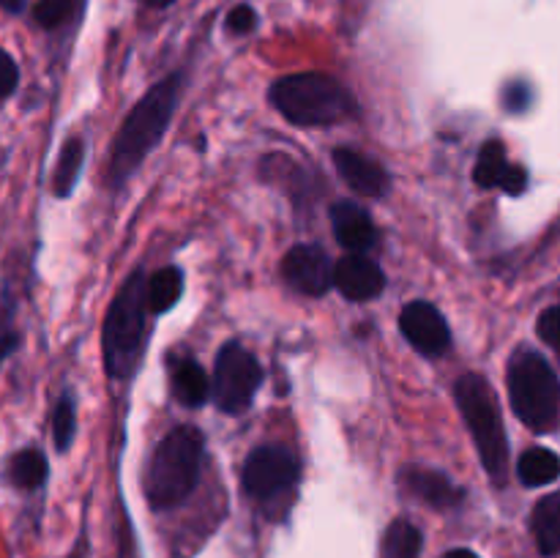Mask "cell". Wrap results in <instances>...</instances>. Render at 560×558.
Listing matches in <instances>:
<instances>
[{
    "mask_svg": "<svg viewBox=\"0 0 560 558\" xmlns=\"http://www.w3.org/2000/svg\"><path fill=\"white\" fill-rule=\"evenodd\" d=\"M178 98L180 74H173L153 85L126 115L124 126L113 142V156H109V181L113 184H124L140 167L142 159L153 151V146L162 140L170 120H173L175 107H178Z\"/></svg>",
    "mask_w": 560,
    "mask_h": 558,
    "instance_id": "obj_1",
    "label": "cell"
},
{
    "mask_svg": "<svg viewBox=\"0 0 560 558\" xmlns=\"http://www.w3.org/2000/svg\"><path fill=\"white\" fill-rule=\"evenodd\" d=\"M202 435L195 427L167 432L145 470V498L153 509H173L191 496L200 479Z\"/></svg>",
    "mask_w": 560,
    "mask_h": 558,
    "instance_id": "obj_2",
    "label": "cell"
},
{
    "mask_svg": "<svg viewBox=\"0 0 560 558\" xmlns=\"http://www.w3.org/2000/svg\"><path fill=\"white\" fill-rule=\"evenodd\" d=\"M509 399L525 427L539 435L560 427V381L550 361L536 350H517L509 361Z\"/></svg>",
    "mask_w": 560,
    "mask_h": 558,
    "instance_id": "obj_3",
    "label": "cell"
},
{
    "mask_svg": "<svg viewBox=\"0 0 560 558\" xmlns=\"http://www.w3.org/2000/svg\"><path fill=\"white\" fill-rule=\"evenodd\" d=\"M271 104L299 126H331L355 113V98L328 74H293L271 85Z\"/></svg>",
    "mask_w": 560,
    "mask_h": 558,
    "instance_id": "obj_4",
    "label": "cell"
},
{
    "mask_svg": "<svg viewBox=\"0 0 560 558\" xmlns=\"http://www.w3.org/2000/svg\"><path fill=\"white\" fill-rule=\"evenodd\" d=\"M148 279L135 271L115 295L102 332L104 367L113 377H129L137 370L145 342V310Z\"/></svg>",
    "mask_w": 560,
    "mask_h": 558,
    "instance_id": "obj_5",
    "label": "cell"
},
{
    "mask_svg": "<svg viewBox=\"0 0 560 558\" xmlns=\"http://www.w3.org/2000/svg\"><path fill=\"white\" fill-rule=\"evenodd\" d=\"M454 397H457L465 425H468L476 449H479L481 465L495 485H503L509 474V438L503 430L495 392L485 377L468 372L454 386Z\"/></svg>",
    "mask_w": 560,
    "mask_h": 558,
    "instance_id": "obj_6",
    "label": "cell"
},
{
    "mask_svg": "<svg viewBox=\"0 0 560 558\" xmlns=\"http://www.w3.org/2000/svg\"><path fill=\"white\" fill-rule=\"evenodd\" d=\"M262 383V367L255 356L238 342H228L217 356L213 367V403L219 410L235 416L244 414L255 399L257 388Z\"/></svg>",
    "mask_w": 560,
    "mask_h": 558,
    "instance_id": "obj_7",
    "label": "cell"
},
{
    "mask_svg": "<svg viewBox=\"0 0 560 558\" xmlns=\"http://www.w3.org/2000/svg\"><path fill=\"white\" fill-rule=\"evenodd\" d=\"M299 481V463L279 446H260L246 457L244 487L257 501H273Z\"/></svg>",
    "mask_w": 560,
    "mask_h": 558,
    "instance_id": "obj_8",
    "label": "cell"
},
{
    "mask_svg": "<svg viewBox=\"0 0 560 558\" xmlns=\"http://www.w3.org/2000/svg\"><path fill=\"white\" fill-rule=\"evenodd\" d=\"M405 339L424 356H443L452 348V332L441 312L427 301H413L399 315Z\"/></svg>",
    "mask_w": 560,
    "mask_h": 558,
    "instance_id": "obj_9",
    "label": "cell"
},
{
    "mask_svg": "<svg viewBox=\"0 0 560 558\" xmlns=\"http://www.w3.org/2000/svg\"><path fill=\"white\" fill-rule=\"evenodd\" d=\"M282 274L299 293L323 295L334 284V266L326 252L315 244H299L288 252Z\"/></svg>",
    "mask_w": 560,
    "mask_h": 558,
    "instance_id": "obj_10",
    "label": "cell"
},
{
    "mask_svg": "<svg viewBox=\"0 0 560 558\" xmlns=\"http://www.w3.org/2000/svg\"><path fill=\"white\" fill-rule=\"evenodd\" d=\"M474 181L481 189H503L506 195L520 197L528 186V173L520 164H512L506 159V148L501 140L485 142L479 153V162L474 167Z\"/></svg>",
    "mask_w": 560,
    "mask_h": 558,
    "instance_id": "obj_11",
    "label": "cell"
},
{
    "mask_svg": "<svg viewBox=\"0 0 560 558\" xmlns=\"http://www.w3.org/2000/svg\"><path fill=\"white\" fill-rule=\"evenodd\" d=\"M334 284L342 290L345 299L350 301H370L383 293L386 277L381 266L364 255H348L334 266Z\"/></svg>",
    "mask_w": 560,
    "mask_h": 558,
    "instance_id": "obj_12",
    "label": "cell"
},
{
    "mask_svg": "<svg viewBox=\"0 0 560 558\" xmlns=\"http://www.w3.org/2000/svg\"><path fill=\"white\" fill-rule=\"evenodd\" d=\"M334 164H337L339 175H342L345 184L353 191L366 197H381L388 189V175L375 159L364 156L359 151H350V148H337L334 151Z\"/></svg>",
    "mask_w": 560,
    "mask_h": 558,
    "instance_id": "obj_13",
    "label": "cell"
},
{
    "mask_svg": "<svg viewBox=\"0 0 560 558\" xmlns=\"http://www.w3.org/2000/svg\"><path fill=\"white\" fill-rule=\"evenodd\" d=\"M405 490L413 498H419L421 503L432 509H452L463 501V490L448 479L441 470L430 468H408L399 476Z\"/></svg>",
    "mask_w": 560,
    "mask_h": 558,
    "instance_id": "obj_14",
    "label": "cell"
},
{
    "mask_svg": "<svg viewBox=\"0 0 560 558\" xmlns=\"http://www.w3.org/2000/svg\"><path fill=\"white\" fill-rule=\"evenodd\" d=\"M331 224L339 244L353 252V255H361V252L375 244V224H372L370 213L355 206V202H337L331 208Z\"/></svg>",
    "mask_w": 560,
    "mask_h": 558,
    "instance_id": "obj_15",
    "label": "cell"
},
{
    "mask_svg": "<svg viewBox=\"0 0 560 558\" xmlns=\"http://www.w3.org/2000/svg\"><path fill=\"white\" fill-rule=\"evenodd\" d=\"M530 534L541 556H560V490L536 501L530 512Z\"/></svg>",
    "mask_w": 560,
    "mask_h": 558,
    "instance_id": "obj_16",
    "label": "cell"
},
{
    "mask_svg": "<svg viewBox=\"0 0 560 558\" xmlns=\"http://www.w3.org/2000/svg\"><path fill=\"white\" fill-rule=\"evenodd\" d=\"M173 394L186 408H197L211 394V381L195 359H184L173 367Z\"/></svg>",
    "mask_w": 560,
    "mask_h": 558,
    "instance_id": "obj_17",
    "label": "cell"
},
{
    "mask_svg": "<svg viewBox=\"0 0 560 558\" xmlns=\"http://www.w3.org/2000/svg\"><path fill=\"white\" fill-rule=\"evenodd\" d=\"M517 476L525 487H545L560 476V457L550 449H528L517 463Z\"/></svg>",
    "mask_w": 560,
    "mask_h": 558,
    "instance_id": "obj_18",
    "label": "cell"
},
{
    "mask_svg": "<svg viewBox=\"0 0 560 558\" xmlns=\"http://www.w3.org/2000/svg\"><path fill=\"white\" fill-rule=\"evenodd\" d=\"M421 531L410 520H394L381 542V558H419Z\"/></svg>",
    "mask_w": 560,
    "mask_h": 558,
    "instance_id": "obj_19",
    "label": "cell"
},
{
    "mask_svg": "<svg viewBox=\"0 0 560 558\" xmlns=\"http://www.w3.org/2000/svg\"><path fill=\"white\" fill-rule=\"evenodd\" d=\"M184 293V277H180L178 268L167 266V268H159L151 279H148V306L153 312H167L170 306H175V301L180 299Z\"/></svg>",
    "mask_w": 560,
    "mask_h": 558,
    "instance_id": "obj_20",
    "label": "cell"
},
{
    "mask_svg": "<svg viewBox=\"0 0 560 558\" xmlns=\"http://www.w3.org/2000/svg\"><path fill=\"white\" fill-rule=\"evenodd\" d=\"M82 162H85V142H82L80 137H71V140L63 146V151H60L58 170H55V181H52L55 195L58 197L71 195V189H74L77 181H80Z\"/></svg>",
    "mask_w": 560,
    "mask_h": 558,
    "instance_id": "obj_21",
    "label": "cell"
},
{
    "mask_svg": "<svg viewBox=\"0 0 560 558\" xmlns=\"http://www.w3.org/2000/svg\"><path fill=\"white\" fill-rule=\"evenodd\" d=\"M47 457L38 449H25L9 463V479L22 490H36L47 479Z\"/></svg>",
    "mask_w": 560,
    "mask_h": 558,
    "instance_id": "obj_22",
    "label": "cell"
},
{
    "mask_svg": "<svg viewBox=\"0 0 560 558\" xmlns=\"http://www.w3.org/2000/svg\"><path fill=\"white\" fill-rule=\"evenodd\" d=\"M74 430H77L74 403H71L69 397H63L58 403V408H55V416H52L55 446H58L60 452H66V449L71 446V441H74Z\"/></svg>",
    "mask_w": 560,
    "mask_h": 558,
    "instance_id": "obj_23",
    "label": "cell"
},
{
    "mask_svg": "<svg viewBox=\"0 0 560 558\" xmlns=\"http://www.w3.org/2000/svg\"><path fill=\"white\" fill-rule=\"evenodd\" d=\"M77 0H38L36 9H33V16L42 27H58L74 14Z\"/></svg>",
    "mask_w": 560,
    "mask_h": 558,
    "instance_id": "obj_24",
    "label": "cell"
},
{
    "mask_svg": "<svg viewBox=\"0 0 560 558\" xmlns=\"http://www.w3.org/2000/svg\"><path fill=\"white\" fill-rule=\"evenodd\" d=\"M536 334L560 356V304L547 306L536 321Z\"/></svg>",
    "mask_w": 560,
    "mask_h": 558,
    "instance_id": "obj_25",
    "label": "cell"
},
{
    "mask_svg": "<svg viewBox=\"0 0 560 558\" xmlns=\"http://www.w3.org/2000/svg\"><path fill=\"white\" fill-rule=\"evenodd\" d=\"M257 14L249 9V5H235L228 14V31L235 33V36H244V33L255 31Z\"/></svg>",
    "mask_w": 560,
    "mask_h": 558,
    "instance_id": "obj_26",
    "label": "cell"
},
{
    "mask_svg": "<svg viewBox=\"0 0 560 558\" xmlns=\"http://www.w3.org/2000/svg\"><path fill=\"white\" fill-rule=\"evenodd\" d=\"M16 82H20V69H16L14 58L5 49H0V98L11 96Z\"/></svg>",
    "mask_w": 560,
    "mask_h": 558,
    "instance_id": "obj_27",
    "label": "cell"
},
{
    "mask_svg": "<svg viewBox=\"0 0 560 558\" xmlns=\"http://www.w3.org/2000/svg\"><path fill=\"white\" fill-rule=\"evenodd\" d=\"M503 102H506V107L512 113H520V109H525L530 104V88L525 82H512L506 88V93H503Z\"/></svg>",
    "mask_w": 560,
    "mask_h": 558,
    "instance_id": "obj_28",
    "label": "cell"
},
{
    "mask_svg": "<svg viewBox=\"0 0 560 558\" xmlns=\"http://www.w3.org/2000/svg\"><path fill=\"white\" fill-rule=\"evenodd\" d=\"M16 342H20V339H16L14 334H3V337H0V361H3L5 356L16 348Z\"/></svg>",
    "mask_w": 560,
    "mask_h": 558,
    "instance_id": "obj_29",
    "label": "cell"
},
{
    "mask_svg": "<svg viewBox=\"0 0 560 558\" xmlns=\"http://www.w3.org/2000/svg\"><path fill=\"white\" fill-rule=\"evenodd\" d=\"M443 558H479V556H476L474 550H468V547H457V550H448Z\"/></svg>",
    "mask_w": 560,
    "mask_h": 558,
    "instance_id": "obj_30",
    "label": "cell"
},
{
    "mask_svg": "<svg viewBox=\"0 0 560 558\" xmlns=\"http://www.w3.org/2000/svg\"><path fill=\"white\" fill-rule=\"evenodd\" d=\"M25 3L27 0H0V5H3L5 11H20Z\"/></svg>",
    "mask_w": 560,
    "mask_h": 558,
    "instance_id": "obj_31",
    "label": "cell"
},
{
    "mask_svg": "<svg viewBox=\"0 0 560 558\" xmlns=\"http://www.w3.org/2000/svg\"><path fill=\"white\" fill-rule=\"evenodd\" d=\"M148 5H153V9H162V5H170V3H175V0H145Z\"/></svg>",
    "mask_w": 560,
    "mask_h": 558,
    "instance_id": "obj_32",
    "label": "cell"
},
{
    "mask_svg": "<svg viewBox=\"0 0 560 558\" xmlns=\"http://www.w3.org/2000/svg\"><path fill=\"white\" fill-rule=\"evenodd\" d=\"M74 558H77V556H74Z\"/></svg>",
    "mask_w": 560,
    "mask_h": 558,
    "instance_id": "obj_33",
    "label": "cell"
}]
</instances>
